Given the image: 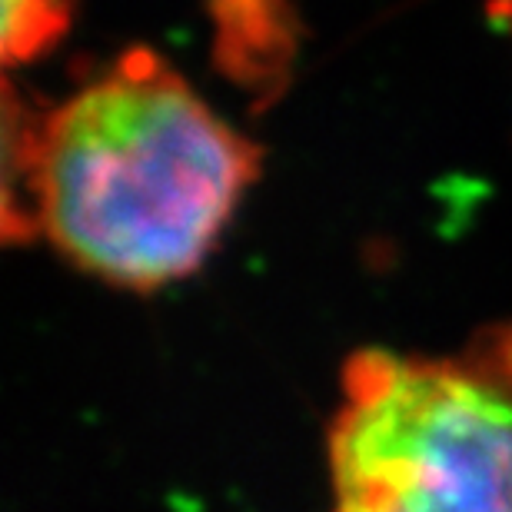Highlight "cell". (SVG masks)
Masks as SVG:
<instances>
[{
  "label": "cell",
  "mask_w": 512,
  "mask_h": 512,
  "mask_svg": "<svg viewBox=\"0 0 512 512\" xmlns=\"http://www.w3.org/2000/svg\"><path fill=\"white\" fill-rule=\"evenodd\" d=\"M326 479L330 512H512V323L456 353H353Z\"/></svg>",
  "instance_id": "cell-2"
},
{
  "label": "cell",
  "mask_w": 512,
  "mask_h": 512,
  "mask_svg": "<svg viewBox=\"0 0 512 512\" xmlns=\"http://www.w3.org/2000/svg\"><path fill=\"white\" fill-rule=\"evenodd\" d=\"M70 0H4V60L37 57L67 30Z\"/></svg>",
  "instance_id": "cell-3"
},
{
  "label": "cell",
  "mask_w": 512,
  "mask_h": 512,
  "mask_svg": "<svg viewBox=\"0 0 512 512\" xmlns=\"http://www.w3.org/2000/svg\"><path fill=\"white\" fill-rule=\"evenodd\" d=\"M260 147L160 54L133 47L27 120V237L97 280L153 293L197 273L260 177Z\"/></svg>",
  "instance_id": "cell-1"
}]
</instances>
